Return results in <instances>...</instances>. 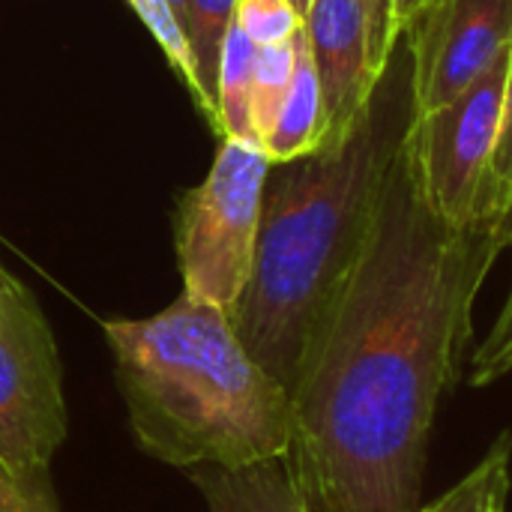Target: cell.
Listing matches in <instances>:
<instances>
[{
  "label": "cell",
  "instance_id": "cell-1",
  "mask_svg": "<svg viewBox=\"0 0 512 512\" xmlns=\"http://www.w3.org/2000/svg\"><path fill=\"white\" fill-rule=\"evenodd\" d=\"M504 249L510 219L438 216L408 135L291 390L288 459L309 512L420 510L435 414Z\"/></svg>",
  "mask_w": 512,
  "mask_h": 512
},
{
  "label": "cell",
  "instance_id": "cell-2",
  "mask_svg": "<svg viewBox=\"0 0 512 512\" xmlns=\"http://www.w3.org/2000/svg\"><path fill=\"white\" fill-rule=\"evenodd\" d=\"M414 120V60L402 33L366 108L339 141L270 162L252 273L231 324L249 357L288 396L363 252L381 186Z\"/></svg>",
  "mask_w": 512,
  "mask_h": 512
},
{
  "label": "cell",
  "instance_id": "cell-3",
  "mask_svg": "<svg viewBox=\"0 0 512 512\" xmlns=\"http://www.w3.org/2000/svg\"><path fill=\"white\" fill-rule=\"evenodd\" d=\"M102 330L129 426L153 459L189 471L288 456L291 396L249 357L228 312L180 294Z\"/></svg>",
  "mask_w": 512,
  "mask_h": 512
},
{
  "label": "cell",
  "instance_id": "cell-4",
  "mask_svg": "<svg viewBox=\"0 0 512 512\" xmlns=\"http://www.w3.org/2000/svg\"><path fill=\"white\" fill-rule=\"evenodd\" d=\"M270 159L255 138H222L213 168L177 213L183 294L231 315L252 273Z\"/></svg>",
  "mask_w": 512,
  "mask_h": 512
},
{
  "label": "cell",
  "instance_id": "cell-5",
  "mask_svg": "<svg viewBox=\"0 0 512 512\" xmlns=\"http://www.w3.org/2000/svg\"><path fill=\"white\" fill-rule=\"evenodd\" d=\"M63 369L33 294L0 279V462L15 480L48 477L66 438Z\"/></svg>",
  "mask_w": 512,
  "mask_h": 512
},
{
  "label": "cell",
  "instance_id": "cell-6",
  "mask_svg": "<svg viewBox=\"0 0 512 512\" xmlns=\"http://www.w3.org/2000/svg\"><path fill=\"white\" fill-rule=\"evenodd\" d=\"M512 45L453 102L417 114L411 147L429 204L453 225L477 219L504 117Z\"/></svg>",
  "mask_w": 512,
  "mask_h": 512
},
{
  "label": "cell",
  "instance_id": "cell-7",
  "mask_svg": "<svg viewBox=\"0 0 512 512\" xmlns=\"http://www.w3.org/2000/svg\"><path fill=\"white\" fill-rule=\"evenodd\" d=\"M417 114L465 93L512 45V0H435L405 33Z\"/></svg>",
  "mask_w": 512,
  "mask_h": 512
},
{
  "label": "cell",
  "instance_id": "cell-8",
  "mask_svg": "<svg viewBox=\"0 0 512 512\" xmlns=\"http://www.w3.org/2000/svg\"><path fill=\"white\" fill-rule=\"evenodd\" d=\"M303 30L324 102L327 132L321 144H330L354 126L378 81L369 63L363 6L360 0H312L303 12Z\"/></svg>",
  "mask_w": 512,
  "mask_h": 512
},
{
  "label": "cell",
  "instance_id": "cell-9",
  "mask_svg": "<svg viewBox=\"0 0 512 512\" xmlns=\"http://www.w3.org/2000/svg\"><path fill=\"white\" fill-rule=\"evenodd\" d=\"M189 477L204 492L210 512H309L288 456L246 465H201Z\"/></svg>",
  "mask_w": 512,
  "mask_h": 512
},
{
  "label": "cell",
  "instance_id": "cell-10",
  "mask_svg": "<svg viewBox=\"0 0 512 512\" xmlns=\"http://www.w3.org/2000/svg\"><path fill=\"white\" fill-rule=\"evenodd\" d=\"M294 42H297V60H294V78H291L288 96L276 114L273 129L261 141L270 162H288V159L318 150L324 141V132H327L321 84H318L315 60H312L309 39H306L303 27L297 30Z\"/></svg>",
  "mask_w": 512,
  "mask_h": 512
},
{
  "label": "cell",
  "instance_id": "cell-11",
  "mask_svg": "<svg viewBox=\"0 0 512 512\" xmlns=\"http://www.w3.org/2000/svg\"><path fill=\"white\" fill-rule=\"evenodd\" d=\"M237 0H192L186 18V42L195 63V102L216 129V93H219V63L222 45L234 24Z\"/></svg>",
  "mask_w": 512,
  "mask_h": 512
},
{
  "label": "cell",
  "instance_id": "cell-12",
  "mask_svg": "<svg viewBox=\"0 0 512 512\" xmlns=\"http://www.w3.org/2000/svg\"><path fill=\"white\" fill-rule=\"evenodd\" d=\"M258 45L234 21L219 63V93H216V129L222 138H255L252 129V75H255ZM258 141V138H255Z\"/></svg>",
  "mask_w": 512,
  "mask_h": 512
},
{
  "label": "cell",
  "instance_id": "cell-13",
  "mask_svg": "<svg viewBox=\"0 0 512 512\" xmlns=\"http://www.w3.org/2000/svg\"><path fill=\"white\" fill-rule=\"evenodd\" d=\"M297 36V33H294ZM294 36L279 45H264L255 54V75H252V129L255 138L264 141V135L273 129L276 114L288 96L291 78H294V60H297V42Z\"/></svg>",
  "mask_w": 512,
  "mask_h": 512
},
{
  "label": "cell",
  "instance_id": "cell-14",
  "mask_svg": "<svg viewBox=\"0 0 512 512\" xmlns=\"http://www.w3.org/2000/svg\"><path fill=\"white\" fill-rule=\"evenodd\" d=\"M510 465H512V435L504 432L483 462L441 501H435L438 512H489L498 498L510 495Z\"/></svg>",
  "mask_w": 512,
  "mask_h": 512
},
{
  "label": "cell",
  "instance_id": "cell-15",
  "mask_svg": "<svg viewBox=\"0 0 512 512\" xmlns=\"http://www.w3.org/2000/svg\"><path fill=\"white\" fill-rule=\"evenodd\" d=\"M512 204V57L507 69V90H504V117L498 144L492 153V165L486 174V186L480 195L477 219H510Z\"/></svg>",
  "mask_w": 512,
  "mask_h": 512
},
{
  "label": "cell",
  "instance_id": "cell-16",
  "mask_svg": "<svg viewBox=\"0 0 512 512\" xmlns=\"http://www.w3.org/2000/svg\"><path fill=\"white\" fill-rule=\"evenodd\" d=\"M129 6L135 9L141 24L153 33V39L159 42L165 60L174 66V72L186 81V87L195 96V90H198V84H195V63H192V54H189L186 33L177 24L168 0H129Z\"/></svg>",
  "mask_w": 512,
  "mask_h": 512
},
{
  "label": "cell",
  "instance_id": "cell-17",
  "mask_svg": "<svg viewBox=\"0 0 512 512\" xmlns=\"http://www.w3.org/2000/svg\"><path fill=\"white\" fill-rule=\"evenodd\" d=\"M234 21L258 48L288 42L303 27V15L291 0H237Z\"/></svg>",
  "mask_w": 512,
  "mask_h": 512
},
{
  "label": "cell",
  "instance_id": "cell-18",
  "mask_svg": "<svg viewBox=\"0 0 512 512\" xmlns=\"http://www.w3.org/2000/svg\"><path fill=\"white\" fill-rule=\"evenodd\" d=\"M512 375V285L507 291V300L486 333V339L477 345L471 366H468V381L471 387H492Z\"/></svg>",
  "mask_w": 512,
  "mask_h": 512
},
{
  "label": "cell",
  "instance_id": "cell-19",
  "mask_svg": "<svg viewBox=\"0 0 512 512\" xmlns=\"http://www.w3.org/2000/svg\"><path fill=\"white\" fill-rule=\"evenodd\" d=\"M363 18H366V39H369V63L375 75L390 60V51L399 39L396 24H393V0H360Z\"/></svg>",
  "mask_w": 512,
  "mask_h": 512
},
{
  "label": "cell",
  "instance_id": "cell-20",
  "mask_svg": "<svg viewBox=\"0 0 512 512\" xmlns=\"http://www.w3.org/2000/svg\"><path fill=\"white\" fill-rule=\"evenodd\" d=\"M432 3L435 0H393V24H396V33L399 36L408 33Z\"/></svg>",
  "mask_w": 512,
  "mask_h": 512
},
{
  "label": "cell",
  "instance_id": "cell-21",
  "mask_svg": "<svg viewBox=\"0 0 512 512\" xmlns=\"http://www.w3.org/2000/svg\"><path fill=\"white\" fill-rule=\"evenodd\" d=\"M189 3H192V0H168V6H171V12H174V18H177V24H180V27H186Z\"/></svg>",
  "mask_w": 512,
  "mask_h": 512
},
{
  "label": "cell",
  "instance_id": "cell-22",
  "mask_svg": "<svg viewBox=\"0 0 512 512\" xmlns=\"http://www.w3.org/2000/svg\"><path fill=\"white\" fill-rule=\"evenodd\" d=\"M489 512H507V498H498V501L492 504V510Z\"/></svg>",
  "mask_w": 512,
  "mask_h": 512
},
{
  "label": "cell",
  "instance_id": "cell-23",
  "mask_svg": "<svg viewBox=\"0 0 512 512\" xmlns=\"http://www.w3.org/2000/svg\"><path fill=\"white\" fill-rule=\"evenodd\" d=\"M291 3H294V6H297V12L303 15V12L309 9V3H312V0H291Z\"/></svg>",
  "mask_w": 512,
  "mask_h": 512
},
{
  "label": "cell",
  "instance_id": "cell-24",
  "mask_svg": "<svg viewBox=\"0 0 512 512\" xmlns=\"http://www.w3.org/2000/svg\"><path fill=\"white\" fill-rule=\"evenodd\" d=\"M417 512H438V507L432 504V507H426V510H417Z\"/></svg>",
  "mask_w": 512,
  "mask_h": 512
},
{
  "label": "cell",
  "instance_id": "cell-25",
  "mask_svg": "<svg viewBox=\"0 0 512 512\" xmlns=\"http://www.w3.org/2000/svg\"><path fill=\"white\" fill-rule=\"evenodd\" d=\"M510 246H512V204H510Z\"/></svg>",
  "mask_w": 512,
  "mask_h": 512
},
{
  "label": "cell",
  "instance_id": "cell-26",
  "mask_svg": "<svg viewBox=\"0 0 512 512\" xmlns=\"http://www.w3.org/2000/svg\"><path fill=\"white\" fill-rule=\"evenodd\" d=\"M3 273H6V270H0V279H3Z\"/></svg>",
  "mask_w": 512,
  "mask_h": 512
}]
</instances>
